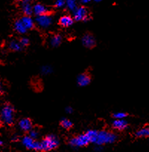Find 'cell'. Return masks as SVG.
<instances>
[{"label": "cell", "instance_id": "23", "mask_svg": "<svg viewBox=\"0 0 149 152\" xmlns=\"http://www.w3.org/2000/svg\"><path fill=\"white\" fill-rule=\"evenodd\" d=\"M28 136L30 137H31L32 139L34 140H37V137H39V132L37 129H31V130L28 132Z\"/></svg>", "mask_w": 149, "mask_h": 152}, {"label": "cell", "instance_id": "28", "mask_svg": "<svg viewBox=\"0 0 149 152\" xmlns=\"http://www.w3.org/2000/svg\"><path fill=\"white\" fill-rule=\"evenodd\" d=\"M65 111L67 114H72L73 112V108H72L71 106H67L66 108H65Z\"/></svg>", "mask_w": 149, "mask_h": 152}, {"label": "cell", "instance_id": "26", "mask_svg": "<svg viewBox=\"0 0 149 152\" xmlns=\"http://www.w3.org/2000/svg\"><path fill=\"white\" fill-rule=\"evenodd\" d=\"M52 71V68L49 65H45V66H43L41 68V72L43 73L45 75H48V74H51Z\"/></svg>", "mask_w": 149, "mask_h": 152}, {"label": "cell", "instance_id": "17", "mask_svg": "<svg viewBox=\"0 0 149 152\" xmlns=\"http://www.w3.org/2000/svg\"><path fill=\"white\" fill-rule=\"evenodd\" d=\"M62 37L60 34H55V35H53L51 37L50 44L54 48L58 47L61 44V42H62Z\"/></svg>", "mask_w": 149, "mask_h": 152}, {"label": "cell", "instance_id": "21", "mask_svg": "<svg viewBox=\"0 0 149 152\" xmlns=\"http://www.w3.org/2000/svg\"><path fill=\"white\" fill-rule=\"evenodd\" d=\"M86 134V136L89 138L90 142L92 143H95V140H96L97 134H98V131L96 130H88L87 132L85 133Z\"/></svg>", "mask_w": 149, "mask_h": 152}, {"label": "cell", "instance_id": "19", "mask_svg": "<svg viewBox=\"0 0 149 152\" xmlns=\"http://www.w3.org/2000/svg\"><path fill=\"white\" fill-rule=\"evenodd\" d=\"M135 136L136 137H148L149 136L148 127H145L138 130L135 133Z\"/></svg>", "mask_w": 149, "mask_h": 152}, {"label": "cell", "instance_id": "32", "mask_svg": "<svg viewBox=\"0 0 149 152\" xmlns=\"http://www.w3.org/2000/svg\"><path fill=\"white\" fill-rule=\"evenodd\" d=\"M81 1L82 3H83V4H86V3L89 2L90 1H92V0H80Z\"/></svg>", "mask_w": 149, "mask_h": 152}, {"label": "cell", "instance_id": "16", "mask_svg": "<svg viewBox=\"0 0 149 152\" xmlns=\"http://www.w3.org/2000/svg\"><path fill=\"white\" fill-rule=\"evenodd\" d=\"M13 29L19 34H25L28 31V30L26 29V28L23 25V23L20 20V19H18L16 20H15L14 23H13Z\"/></svg>", "mask_w": 149, "mask_h": 152}, {"label": "cell", "instance_id": "4", "mask_svg": "<svg viewBox=\"0 0 149 152\" xmlns=\"http://www.w3.org/2000/svg\"><path fill=\"white\" fill-rule=\"evenodd\" d=\"M73 19L76 22H89L92 19L90 15L89 14V12L86 7L84 6H80L77 7L73 11Z\"/></svg>", "mask_w": 149, "mask_h": 152}, {"label": "cell", "instance_id": "8", "mask_svg": "<svg viewBox=\"0 0 149 152\" xmlns=\"http://www.w3.org/2000/svg\"><path fill=\"white\" fill-rule=\"evenodd\" d=\"M81 42L82 45L84 46L86 48L88 49H92L95 47L96 45V39H95V37L93 34L91 33H86L82 37L81 39Z\"/></svg>", "mask_w": 149, "mask_h": 152}, {"label": "cell", "instance_id": "22", "mask_svg": "<svg viewBox=\"0 0 149 152\" xmlns=\"http://www.w3.org/2000/svg\"><path fill=\"white\" fill-rule=\"evenodd\" d=\"M66 6L67 8L71 11H74V9L77 7V1L76 0H65Z\"/></svg>", "mask_w": 149, "mask_h": 152}, {"label": "cell", "instance_id": "35", "mask_svg": "<svg viewBox=\"0 0 149 152\" xmlns=\"http://www.w3.org/2000/svg\"><path fill=\"white\" fill-rule=\"evenodd\" d=\"M16 1H22V0H16Z\"/></svg>", "mask_w": 149, "mask_h": 152}, {"label": "cell", "instance_id": "6", "mask_svg": "<svg viewBox=\"0 0 149 152\" xmlns=\"http://www.w3.org/2000/svg\"><path fill=\"white\" fill-rule=\"evenodd\" d=\"M34 22L40 28L46 29V28H49L52 25V23H53V18L51 16L50 13H46V14L36 16L35 19H34Z\"/></svg>", "mask_w": 149, "mask_h": 152}, {"label": "cell", "instance_id": "33", "mask_svg": "<svg viewBox=\"0 0 149 152\" xmlns=\"http://www.w3.org/2000/svg\"><path fill=\"white\" fill-rule=\"evenodd\" d=\"M2 145H3V142L1 140H0V146H1Z\"/></svg>", "mask_w": 149, "mask_h": 152}, {"label": "cell", "instance_id": "1", "mask_svg": "<svg viewBox=\"0 0 149 152\" xmlns=\"http://www.w3.org/2000/svg\"><path fill=\"white\" fill-rule=\"evenodd\" d=\"M0 119L4 124L11 126L14 123L15 108L10 103L4 104L0 111Z\"/></svg>", "mask_w": 149, "mask_h": 152}, {"label": "cell", "instance_id": "31", "mask_svg": "<svg viewBox=\"0 0 149 152\" xmlns=\"http://www.w3.org/2000/svg\"><path fill=\"white\" fill-rule=\"evenodd\" d=\"M18 137L16 136V135H14V136L13 137V138H12V140L13 141H17L18 140Z\"/></svg>", "mask_w": 149, "mask_h": 152}, {"label": "cell", "instance_id": "7", "mask_svg": "<svg viewBox=\"0 0 149 152\" xmlns=\"http://www.w3.org/2000/svg\"><path fill=\"white\" fill-rule=\"evenodd\" d=\"M22 143L27 149L34 150L36 151H41L40 142H38L36 140L32 139L28 135H26V136L22 137Z\"/></svg>", "mask_w": 149, "mask_h": 152}, {"label": "cell", "instance_id": "11", "mask_svg": "<svg viewBox=\"0 0 149 152\" xmlns=\"http://www.w3.org/2000/svg\"><path fill=\"white\" fill-rule=\"evenodd\" d=\"M21 7L25 16H31L33 14V5L31 0L21 1Z\"/></svg>", "mask_w": 149, "mask_h": 152}, {"label": "cell", "instance_id": "27", "mask_svg": "<svg viewBox=\"0 0 149 152\" xmlns=\"http://www.w3.org/2000/svg\"><path fill=\"white\" fill-rule=\"evenodd\" d=\"M66 5L65 0H56L55 2V6L57 8H61Z\"/></svg>", "mask_w": 149, "mask_h": 152}, {"label": "cell", "instance_id": "14", "mask_svg": "<svg viewBox=\"0 0 149 152\" xmlns=\"http://www.w3.org/2000/svg\"><path fill=\"white\" fill-rule=\"evenodd\" d=\"M33 13L37 16H40V15L46 14V13H49V11L48 10L47 7L43 5V4L37 3V4H34L33 6Z\"/></svg>", "mask_w": 149, "mask_h": 152}, {"label": "cell", "instance_id": "9", "mask_svg": "<svg viewBox=\"0 0 149 152\" xmlns=\"http://www.w3.org/2000/svg\"><path fill=\"white\" fill-rule=\"evenodd\" d=\"M91 80L90 74L88 72H83L77 76V83L80 87H85L91 83Z\"/></svg>", "mask_w": 149, "mask_h": 152}, {"label": "cell", "instance_id": "15", "mask_svg": "<svg viewBox=\"0 0 149 152\" xmlns=\"http://www.w3.org/2000/svg\"><path fill=\"white\" fill-rule=\"evenodd\" d=\"M20 20L22 21V22L28 31L34 29V27H35V22L31 16H25L24 15L22 17L20 18Z\"/></svg>", "mask_w": 149, "mask_h": 152}, {"label": "cell", "instance_id": "3", "mask_svg": "<svg viewBox=\"0 0 149 152\" xmlns=\"http://www.w3.org/2000/svg\"><path fill=\"white\" fill-rule=\"evenodd\" d=\"M60 144L59 139L58 137L54 134L47 135L43 140L40 142L41 145V151H50L55 149Z\"/></svg>", "mask_w": 149, "mask_h": 152}, {"label": "cell", "instance_id": "2", "mask_svg": "<svg viewBox=\"0 0 149 152\" xmlns=\"http://www.w3.org/2000/svg\"><path fill=\"white\" fill-rule=\"evenodd\" d=\"M116 140H117V136L116 134L107 131H100L98 132L95 144H96L97 145L111 144L116 142Z\"/></svg>", "mask_w": 149, "mask_h": 152}, {"label": "cell", "instance_id": "30", "mask_svg": "<svg viewBox=\"0 0 149 152\" xmlns=\"http://www.w3.org/2000/svg\"><path fill=\"white\" fill-rule=\"evenodd\" d=\"M3 92V84L1 81H0V94Z\"/></svg>", "mask_w": 149, "mask_h": 152}, {"label": "cell", "instance_id": "29", "mask_svg": "<svg viewBox=\"0 0 149 152\" xmlns=\"http://www.w3.org/2000/svg\"><path fill=\"white\" fill-rule=\"evenodd\" d=\"M102 149V145H97V147H95V150L96 151H100Z\"/></svg>", "mask_w": 149, "mask_h": 152}, {"label": "cell", "instance_id": "24", "mask_svg": "<svg viewBox=\"0 0 149 152\" xmlns=\"http://www.w3.org/2000/svg\"><path fill=\"white\" fill-rule=\"evenodd\" d=\"M128 117V114L123 111H120V112H116L113 114V117L114 119H125Z\"/></svg>", "mask_w": 149, "mask_h": 152}, {"label": "cell", "instance_id": "25", "mask_svg": "<svg viewBox=\"0 0 149 152\" xmlns=\"http://www.w3.org/2000/svg\"><path fill=\"white\" fill-rule=\"evenodd\" d=\"M19 42L22 48H25L29 45V39L27 37H22L19 39Z\"/></svg>", "mask_w": 149, "mask_h": 152}, {"label": "cell", "instance_id": "13", "mask_svg": "<svg viewBox=\"0 0 149 152\" xmlns=\"http://www.w3.org/2000/svg\"><path fill=\"white\" fill-rule=\"evenodd\" d=\"M74 23V19L70 15L62 16L58 20V24L63 28H69Z\"/></svg>", "mask_w": 149, "mask_h": 152}, {"label": "cell", "instance_id": "34", "mask_svg": "<svg viewBox=\"0 0 149 152\" xmlns=\"http://www.w3.org/2000/svg\"><path fill=\"white\" fill-rule=\"evenodd\" d=\"M95 1H97V2H99V1H102V0H95Z\"/></svg>", "mask_w": 149, "mask_h": 152}, {"label": "cell", "instance_id": "12", "mask_svg": "<svg viewBox=\"0 0 149 152\" xmlns=\"http://www.w3.org/2000/svg\"><path fill=\"white\" fill-rule=\"evenodd\" d=\"M112 126L116 130L122 132L128 128V121L125 120V119H115L112 123Z\"/></svg>", "mask_w": 149, "mask_h": 152}, {"label": "cell", "instance_id": "10", "mask_svg": "<svg viewBox=\"0 0 149 152\" xmlns=\"http://www.w3.org/2000/svg\"><path fill=\"white\" fill-rule=\"evenodd\" d=\"M18 126L21 131L24 132H28L33 128V123L31 119L23 118L19 120Z\"/></svg>", "mask_w": 149, "mask_h": 152}, {"label": "cell", "instance_id": "18", "mask_svg": "<svg viewBox=\"0 0 149 152\" xmlns=\"http://www.w3.org/2000/svg\"><path fill=\"white\" fill-rule=\"evenodd\" d=\"M8 47L10 50L15 52L20 51V50H22V48H23L21 46V45L19 44V42L16 41V40H12V41H10V43H9Z\"/></svg>", "mask_w": 149, "mask_h": 152}, {"label": "cell", "instance_id": "20", "mask_svg": "<svg viewBox=\"0 0 149 152\" xmlns=\"http://www.w3.org/2000/svg\"><path fill=\"white\" fill-rule=\"evenodd\" d=\"M60 125L61 126V127L66 129V130H69L70 129H72V128L73 127L72 122L66 118L62 119V120H60Z\"/></svg>", "mask_w": 149, "mask_h": 152}, {"label": "cell", "instance_id": "5", "mask_svg": "<svg viewBox=\"0 0 149 152\" xmlns=\"http://www.w3.org/2000/svg\"><path fill=\"white\" fill-rule=\"evenodd\" d=\"M69 143L73 148H80V147H84L89 145L90 143V141L86 134H80L70 139Z\"/></svg>", "mask_w": 149, "mask_h": 152}]
</instances>
